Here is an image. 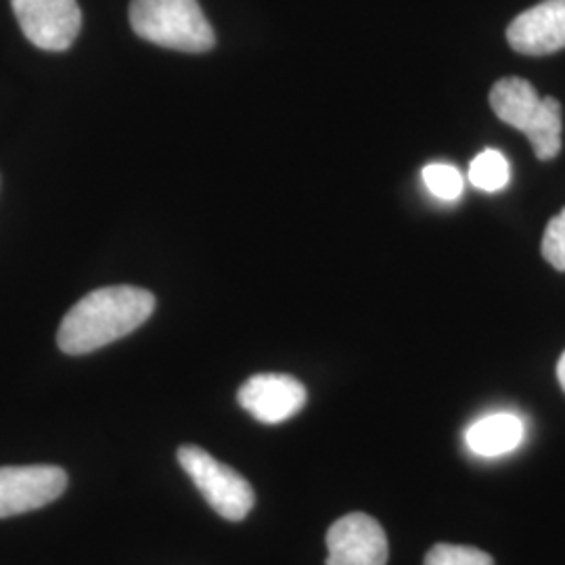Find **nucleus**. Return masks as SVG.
<instances>
[{
    "instance_id": "f257e3e1",
    "label": "nucleus",
    "mask_w": 565,
    "mask_h": 565,
    "mask_svg": "<svg viewBox=\"0 0 565 565\" xmlns=\"http://www.w3.org/2000/svg\"><path fill=\"white\" fill-rule=\"evenodd\" d=\"M153 294L141 287L114 285L95 289L63 317L57 343L72 356L95 352L139 329L153 315Z\"/></svg>"
},
{
    "instance_id": "f03ea898",
    "label": "nucleus",
    "mask_w": 565,
    "mask_h": 565,
    "mask_svg": "<svg viewBox=\"0 0 565 565\" xmlns=\"http://www.w3.org/2000/svg\"><path fill=\"white\" fill-rule=\"evenodd\" d=\"M490 107L499 120L524 132L539 160H553L562 151V105L541 97L536 88L518 76H509L490 88Z\"/></svg>"
},
{
    "instance_id": "7ed1b4c3",
    "label": "nucleus",
    "mask_w": 565,
    "mask_h": 565,
    "mask_svg": "<svg viewBox=\"0 0 565 565\" xmlns=\"http://www.w3.org/2000/svg\"><path fill=\"white\" fill-rule=\"evenodd\" d=\"M130 25L142 41L181 53H207L216 44L198 0H132Z\"/></svg>"
},
{
    "instance_id": "20e7f679",
    "label": "nucleus",
    "mask_w": 565,
    "mask_h": 565,
    "mask_svg": "<svg viewBox=\"0 0 565 565\" xmlns=\"http://www.w3.org/2000/svg\"><path fill=\"white\" fill-rule=\"evenodd\" d=\"M179 463L198 486L207 505L228 522H242L256 505L249 482L233 467L216 461L200 446H181Z\"/></svg>"
},
{
    "instance_id": "39448f33",
    "label": "nucleus",
    "mask_w": 565,
    "mask_h": 565,
    "mask_svg": "<svg viewBox=\"0 0 565 565\" xmlns=\"http://www.w3.org/2000/svg\"><path fill=\"white\" fill-rule=\"evenodd\" d=\"M65 488L67 473L55 465L0 467V520L51 505Z\"/></svg>"
},
{
    "instance_id": "423d86ee",
    "label": "nucleus",
    "mask_w": 565,
    "mask_h": 565,
    "mask_svg": "<svg viewBox=\"0 0 565 565\" xmlns=\"http://www.w3.org/2000/svg\"><path fill=\"white\" fill-rule=\"evenodd\" d=\"M25 39L42 51H65L81 34L76 0H11Z\"/></svg>"
},
{
    "instance_id": "0eeeda50",
    "label": "nucleus",
    "mask_w": 565,
    "mask_h": 565,
    "mask_svg": "<svg viewBox=\"0 0 565 565\" xmlns=\"http://www.w3.org/2000/svg\"><path fill=\"white\" fill-rule=\"evenodd\" d=\"M327 565H385L390 546L384 527L366 513H348L327 532Z\"/></svg>"
},
{
    "instance_id": "6e6552de",
    "label": "nucleus",
    "mask_w": 565,
    "mask_h": 565,
    "mask_svg": "<svg viewBox=\"0 0 565 565\" xmlns=\"http://www.w3.org/2000/svg\"><path fill=\"white\" fill-rule=\"evenodd\" d=\"M237 401L256 422L277 425L303 408L308 392L296 377L282 373H260L239 387Z\"/></svg>"
},
{
    "instance_id": "1a4fd4ad",
    "label": "nucleus",
    "mask_w": 565,
    "mask_h": 565,
    "mask_svg": "<svg viewBox=\"0 0 565 565\" xmlns=\"http://www.w3.org/2000/svg\"><path fill=\"white\" fill-rule=\"evenodd\" d=\"M507 42L513 51L543 57L565 49V0H543L509 23Z\"/></svg>"
},
{
    "instance_id": "9d476101",
    "label": "nucleus",
    "mask_w": 565,
    "mask_h": 565,
    "mask_svg": "<svg viewBox=\"0 0 565 565\" xmlns=\"http://www.w3.org/2000/svg\"><path fill=\"white\" fill-rule=\"evenodd\" d=\"M524 422L513 413H492L469 425L465 443L480 457H501L515 450L524 440Z\"/></svg>"
},
{
    "instance_id": "9b49d317",
    "label": "nucleus",
    "mask_w": 565,
    "mask_h": 565,
    "mask_svg": "<svg viewBox=\"0 0 565 565\" xmlns=\"http://www.w3.org/2000/svg\"><path fill=\"white\" fill-rule=\"evenodd\" d=\"M511 179V170L505 156L497 149H486L469 166V181L486 193H497L505 189L507 182Z\"/></svg>"
},
{
    "instance_id": "f8f14e48",
    "label": "nucleus",
    "mask_w": 565,
    "mask_h": 565,
    "mask_svg": "<svg viewBox=\"0 0 565 565\" xmlns=\"http://www.w3.org/2000/svg\"><path fill=\"white\" fill-rule=\"evenodd\" d=\"M425 186L438 200L455 202L463 193V174L450 163H429L424 168Z\"/></svg>"
},
{
    "instance_id": "ddd939ff",
    "label": "nucleus",
    "mask_w": 565,
    "mask_h": 565,
    "mask_svg": "<svg viewBox=\"0 0 565 565\" xmlns=\"http://www.w3.org/2000/svg\"><path fill=\"white\" fill-rule=\"evenodd\" d=\"M424 565H494V559L476 546L440 543L427 551Z\"/></svg>"
},
{
    "instance_id": "4468645a",
    "label": "nucleus",
    "mask_w": 565,
    "mask_h": 565,
    "mask_svg": "<svg viewBox=\"0 0 565 565\" xmlns=\"http://www.w3.org/2000/svg\"><path fill=\"white\" fill-rule=\"evenodd\" d=\"M543 258L551 264L555 270H565V207L546 223L545 235H543Z\"/></svg>"
},
{
    "instance_id": "2eb2a0df",
    "label": "nucleus",
    "mask_w": 565,
    "mask_h": 565,
    "mask_svg": "<svg viewBox=\"0 0 565 565\" xmlns=\"http://www.w3.org/2000/svg\"><path fill=\"white\" fill-rule=\"evenodd\" d=\"M557 380H559V385H562V390L565 392V352L562 354L559 363H557Z\"/></svg>"
}]
</instances>
